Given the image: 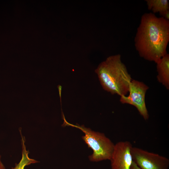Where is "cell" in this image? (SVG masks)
Listing matches in <instances>:
<instances>
[{
	"mask_svg": "<svg viewBox=\"0 0 169 169\" xmlns=\"http://www.w3.org/2000/svg\"><path fill=\"white\" fill-rule=\"evenodd\" d=\"M169 42V20L152 13L141 17L134 39L140 56L156 63L167 54Z\"/></svg>",
	"mask_w": 169,
	"mask_h": 169,
	"instance_id": "cell-1",
	"label": "cell"
},
{
	"mask_svg": "<svg viewBox=\"0 0 169 169\" xmlns=\"http://www.w3.org/2000/svg\"><path fill=\"white\" fill-rule=\"evenodd\" d=\"M103 89L112 94L126 95L132 79L120 54L110 56L95 70Z\"/></svg>",
	"mask_w": 169,
	"mask_h": 169,
	"instance_id": "cell-2",
	"label": "cell"
},
{
	"mask_svg": "<svg viewBox=\"0 0 169 169\" xmlns=\"http://www.w3.org/2000/svg\"><path fill=\"white\" fill-rule=\"evenodd\" d=\"M64 117V126H70L78 128L84 134L82 139L93 151L89 156L90 161L98 162L110 159L114 150L115 144L102 133L92 130L84 125H74L68 122Z\"/></svg>",
	"mask_w": 169,
	"mask_h": 169,
	"instance_id": "cell-3",
	"label": "cell"
},
{
	"mask_svg": "<svg viewBox=\"0 0 169 169\" xmlns=\"http://www.w3.org/2000/svg\"><path fill=\"white\" fill-rule=\"evenodd\" d=\"M149 87L143 82L132 80L130 84L128 96H120V102L136 107L145 120H148L149 115L145 103V95Z\"/></svg>",
	"mask_w": 169,
	"mask_h": 169,
	"instance_id": "cell-4",
	"label": "cell"
},
{
	"mask_svg": "<svg viewBox=\"0 0 169 169\" xmlns=\"http://www.w3.org/2000/svg\"><path fill=\"white\" fill-rule=\"evenodd\" d=\"M133 161L141 169H168L169 159L158 154L132 147Z\"/></svg>",
	"mask_w": 169,
	"mask_h": 169,
	"instance_id": "cell-5",
	"label": "cell"
},
{
	"mask_svg": "<svg viewBox=\"0 0 169 169\" xmlns=\"http://www.w3.org/2000/svg\"><path fill=\"white\" fill-rule=\"evenodd\" d=\"M131 143L128 141H120L115 145L110 159L111 169H130L133 160Z\"/></svg>",
	"mask_w": 169,
	"mask_h": 169,
	"instance_id": "cell-6",
	"label": "cell"
},
{
	"mask_svg": "<svg viewBox=\"0 0 169 169\" xmlns=\"http://www.w3.org/2000/svg\"><path fill=\"white\" fill-rule=\"evenodd\" d=\"M158 82L169 89V54H167L156 63Z\"/></svg>",
	"mask_w": 169,
	"mask_h": 169,
	"instance_id": "cell-7",
	"label": "cell"
},
{
	"mask_svg": "<svg viewBox=\"0 0 169 169\" xmlns=\"http://www.w3.org/2000/svg\"><path fill=\"white\" fill-rule=\"evenodd\" d=\"M19 131L21 137L22 157L19 162L16 164L15 167H12L11 169H24L25 167L27 166L38 162L37 160L29 157V151L26 149L25 144V138L22 134L21 130H19Z\"/></svg>",
	"mask_w": 169,
	"mask_h": 169,
	"instance_id": "cell-8",
	"label": "cell"
},
{
	"mask_svg": "<svg viewBox=\"0 0 169 169\" xmlns=\"http://www.w3.org/2000/svg\"><path fill=\"white\" fill-rule=\"evenodd\" d=\"M148 9L152 13H159V14L169 10L168 0H146Z\"/></svg>",
	"mask_w": 169,
	"mask_h": 169,
	"instance_id": "cell-9",
	"label": "cell"
},
{
	"mask_svg": "<svg viewBox=\"0 0 169 169\" xmlns=\"http://www.w3.org/2000/svg\"><path fill=\"white\" fill-rule=\"evenodd\" d=\"M161 17L166 20H169V10L166 11L160 14Z\"/></svg>",
	"mask_w": 169,
	"mask_h": 169,
	"instance_id": "cell-10",
	"label": "cell"
},
{
	"mask_svg": "<svg viewBox=\"0 0 169 169\" xmlns=\"http://www.w3.org/2000/svg\"><path fill=\"white\" fill-rule=\"evenodd\" d=\"M130 169H141L133 161L131 166Z\"/></svg>",
	"mask_w": 169,
	"mask_h": 169,
	"instance_id": "cell-11",
	"label": "cell"
},
{
	"mask_svg": "<svg viewBox=\"0 0 169 169\" xmlns=\"http://www.w3.org/2000/svg\"><path fill=\"white\" fill-rule=\"evenodd\" d=\"M0 169H5V167L2 162L1 156L0 155Z\"/></svg>",
	"mask_w": 169,
	"mask_h": 169,
	"instance_id": "cell-12",
	"label": "cell"
}]
</instances>
